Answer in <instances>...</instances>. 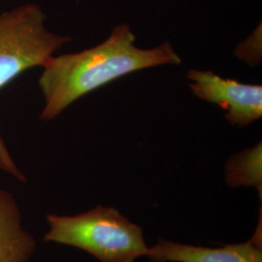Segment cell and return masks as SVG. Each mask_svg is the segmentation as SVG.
<instances>
[{
    "label": "cell",
    "instance_id": "cell-1",
    "mask_svg": "<svg viewBox=\"0 0 262 262\" xmlns=\"http://www.w3.org/2000/svg\"><path fill=\"white\" fill-rule=\"evenodd\" d=\"M126 24L117 26L99 45L74 54L53 56L39 78L45 106L41 120L51 121L85 94L132 72L163 64L179 66L182 59L171 43L141 49Z\"/></svg>",
    "mask_w": 262,
    "mask_h": 262
},
{
    "label": "cell",
    "instance_id": "cell-2",
    "mask_svg": "<svg viewBox=\"0 0 262 262\" xmlns=\"http://www.w3.org/2000/svg\"><path fill=\"white\" fill-rule=\"evenodd\" d=\"M46 15L33 3L0 14V90L30 68L47 64L59 48L72 40L45 28ZM0 169L26 182L0 136Z\"/></svg>",
    "mask_w": 262,
    "mask_h": 262
},
{
    "label": "cell",
    "instance_id": "cell-3",
    "mask_svg": "<svg viewBox=\"0 0 262 262\" xmlns=\"http://www.w3.org/2000/svg\"><path fill=\"white\" fill-rule=\"evenodd\" d=\"M45 242L75 247L101 262H134L147 255L142 229L117 210L97 206L76 215H47Z\"/></svg>",
    "mask_w": 262,
    "mask_h": 262
},
{
    "label": "cell",
    "instance_id": "cell-4",
    "mask_svg": "<svg viewBox=\"0 0 262 262\" xmlns=\"http://www.w3.org/2000/svg\"><path fill=\"white\" fill-rule=\"evenodd\" d=\"M187 77L192 94L223 108L231 124L242 127L261 118V85L224 79L212 71L189 70Z\"/></svg>",
    "mask_w": 262,
    "mask_h": 262
},
{
    "label": "cell",
    "instance_id": "cell-5",
    "mask_svg": "<svg viewBox=\"0 0 262 262\" xmlns=\"http://www.w3.org/2000/svg\"><path fill=\"white\" fill-rule=\"evenodd\" d=\"M147 255L151 262H262L261 229L246 243L215 249L160 240Z\"/></svg>",
    "mask_w": 262,
    "mask_h": 262
},
{
    "label": "cell",
    "instance_id": "cell-6",
    "mask_svg": "<svg viewBox=\"0 0 262 262\" xmlns=\"http://www.w3.org/2000/svg\"><path fill=\"white\" fill-rule=\"evenodd\" d=\"M35 248L34 238L21 226L15 198L0 187V262H28Z\"/></svg>",
    "mask_w": 262,
    "mask_h": 262
},
{
    "label": "cell",
    "instance_id": "cell-7",
    "mask_svg": "<svg viewBox=\"0 0 262 262\" xmlns=\"http://www.w3.org/2000/svg\"><path fill=\"white\" fill-rule=\"evenodd\" d=\"M261 143L228 159L225 167L227 184L232 187H256L261 197Z\"/></svg>",
    "mask_w": 262,
    "mask_h": 262
},
{
    "label": "cell",
    "instance_id": "cell-8",
    "mask_svg": "<svg viewBox=\"0 0 262 262\" xmlns=\"http://www.w3.org/2000/svg\"><path fill=\"white\" fill-rule=\"evenodd\" d=\"M236 56L240 59L246 60L250 66L257 64L261 59V27L255 29L253 34L242 44H240L236 51Z\"/></svg>",
    "mask_w": 262,
    "mask_h": 262
}]
</instances>
